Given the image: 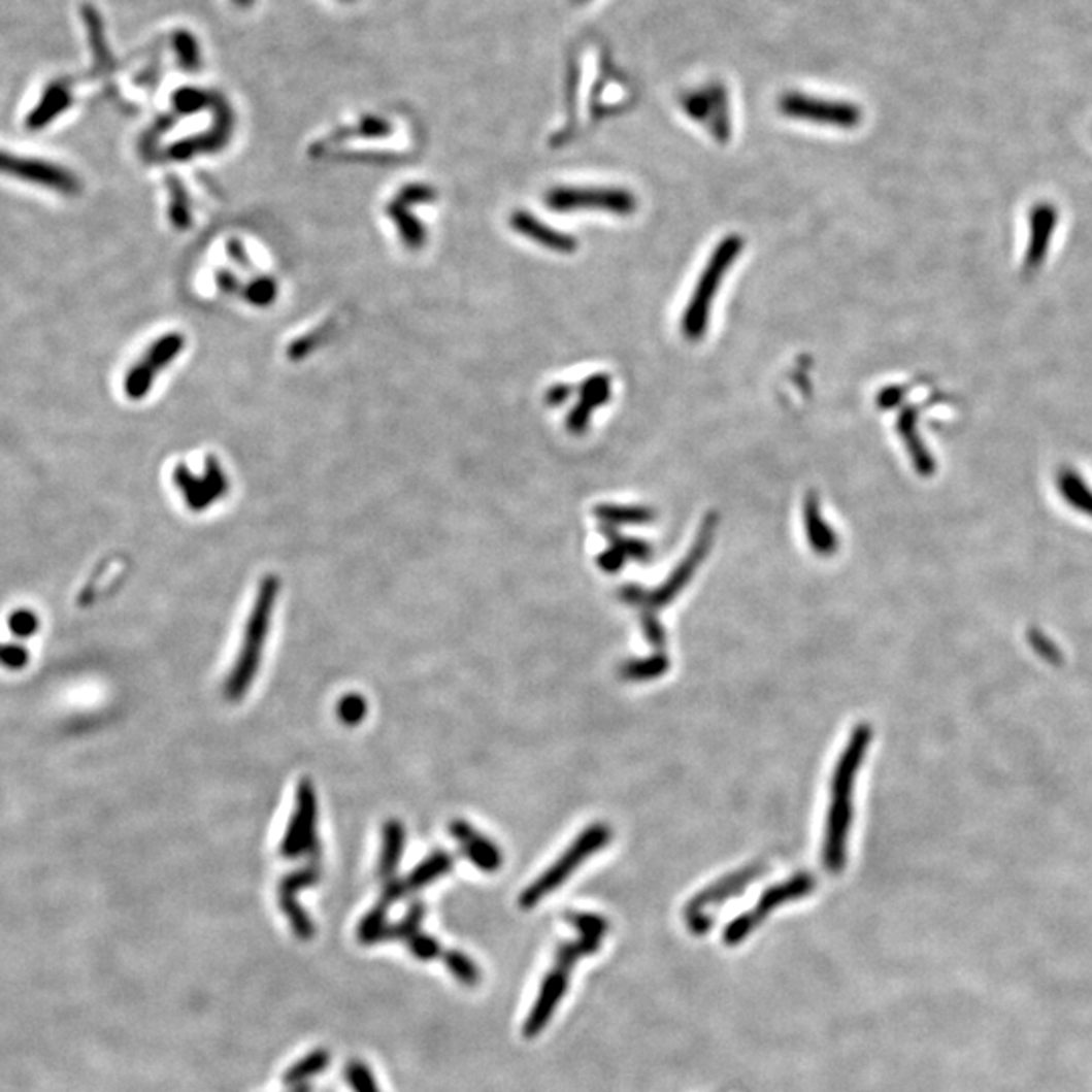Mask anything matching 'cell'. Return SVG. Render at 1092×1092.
<instances>
[{"instance_id": "cell-1", "label": "cell", "mask_w": 1092, "mask_h": 1092, "mask_svg": "<svg viewBox=\"0 0 1092 1092\" xmlns=\"http://www.w3.org/2000/svg\"><path fill=\"white\" fill-rule=\"evenodd\" d=\"M717 524H719V517L715 512H710L700 524V530L696 534V540H694L690 553L682 559V563L677 565L674 572H670V576L658 589L648 591V589L637 587V585H627V587L620 589V599L625 601L627 605L637 609L639 620H641L643 635H646V639L650 641V646L656 652H664L666 650V633H664V627L660 625L658 611L664 609L670 601L676 599L680 591L692 581L696 569L704 563L706 555L713 549Z\"/></svg>"}, {"instance_id": "cell-2", "label": "cell", "mask_w": 1092, "mask_h": 1092, "mask_svg": "<svg viewBox=\"0 0 1092 1092\" xmlns=\"http://www.w3.org/2000/svg\"><path fill=\"white\" fill-rule=\"evenodd\" d=\"M567 921L578 929L581 936L576 940L563 942L557 949L555 967L547 973L544 984H542V988L538 991V997H536V1001L532 1005V1012H530L528 1020L524 1022V1028H522L524 1038H534V1036H538L544 1030V1026L549 1024V1020L555 1014V1007L559 1005V1001L563 999V995L567 991L572 967L576 965L578 959H583V957H587V955H591V953H595L599 949L601 938L605 936L607 929H609V923L603 917L591 915V913H567Z\"/></svg>"}, {"instance_id": "cell-3", "label": "cell", "mask_w": 1092, "mask_h": 1092, "mask_svg": "<svg viewBox=\"0 0 1092 1092\" xmlns=\"http://www.w3.org/2000/svg\"><path fill=\"white\" fill-rule=\"evenodd\" d=\"M872 740V728L858 725L852 730L848 744L837 761L832 777V801L826 824L824 839V864L832 874H839L846 866V841L852 826V793L858 769L864 761L868 744Z\"/></svg>"}, {"instance_id": "cell-4", "label": "cell", "mask_w": 1092, "mask_h": 1092, "mask_svg": "<svg viewBox=\"0 0 1092 1092\" xmlns=\"http://www.w3.org/2000/svg\"><path fill=\"white\" fill-rule=\"evenodd\" d=\"M277 591H279L277 576H273V574L263 576L260 589H258L256 603H254V609L250 614L247 627H245V633H243V643H241V650H239V658H237L231 674L227 677V684H225V696L229 700H233V702L241 700L247 694L252 682L256 680V674H258L261 652H263L265 637L269 633V624H271Z\"/></svg>"}, {"instance_id": "cell-5", "label": "cell", "mask_w": 1092, "mask_h": 1092, "mask_svg": "<svg viewBox=\"0 0 1092 1092\" xmlns=\"http://www.w3.org/2000/svg\"><path fill=\"white\" fill-rule=\"evenodd\" d=\"M742 237L740 235H728L725 237L713 252L710 260L706 263V267L702 269L700 277H698V284L692 292V298H690V304L686 306V310L682 313V334L686 340H700L706 330H708V320H710V310H713V304H715V296L727 275L732 261L736 260L742 252Z\"/></svg>"}, {"instance_id": "cell-6", "label": "cell", "mask_w": 1092, "mask_h": 1092, "mask_svg": "<svg viewBox=\"0 0 1092 1092\" xmlns=\"http://www.w3.org/2000/svg\"><path fill=\"white\" fill-rule=\"evenodd\" d=\"M609 841H611V828L609 826L599 822V824H593V826L585 828L581 835L567 848V852L542 876H538L532 885L522 892L521 900H519L522 908L536 906L547 894H551L553 890H557L559 886L563 885L587 858L597 854Z\"/></svg>"}, {"instance_id": "cell-7", "label": "cell", "mask_w": 1092, "mask_h": 1092, "mask_svg": "<svg viewBox=\"0 0 1092 1092\" xmlns=\"http://www.w3.org/2000/svg\"><path fill=\"white\" fill-rule=\"evenodd\" d=\"M814 890H816V881L807 872H799V874L791 876L789 881L765 890L755 908L742 913L738 919H734L728 925L727 931H725V942L727 945H738L740 940H744L769 917L771 911H775L777 906L785 904V902L799 900V898L812 894Z\"/></svg>"}, {"instance_id": "cell-8", "label": "cell", "mask_w": 1092, "mask_h": 1092, "mask_svg": "<svg viewBox=\"0 0 1092 1092\" xmlns=\"http://www.w3.org/2000/svg\"><path fill=\"white\" fill-rule=\"evenodd\" d=\"M279 854L284 858L312 856L318 858V803L312 781L308 777L298 781L296 787V807L288 826L286 837L282 841Z\"/></svg>"}, {"instance_id": "cell-9", "label": "cell", "mask_w": 1092, "mask_h": 1092, "mask_svg": "<svg viewBox=\"0 0 1092 1092\" xmlns=\"http://www.w3.org/2000/svg\"><path fill=\"white\" fill-rule=\"evenodd\" d=\"M0 174L49 189L53 193H61L67 197L81 193V183L73 172L39 158L14 157L10 153L0 151Z\"/></svg>"}, {"instance_id": "cell-10", "label": "cell", "mask_w": 1092, "mask_h": 1092, "mask_svg": "<svg viewBox=\"0 0 1092 1092\" xmlns=\"http://www.w3.org/2000/svg\"><path fill=\"white\" fill-rule=\"evenodd\" d=\"M780 111L787 118L795 120H807L822 126H833V128H856L862 122V111L856 104L848 102H833L824 98H814L797 92H789L781 96Z\"/></svg>"}, {"instance_id": "cell-11", "label": "cell", "mask_w": 1092, "mask_h": 1092, "mask_svg": "<svg viewBox=\"0 0 1092 1092\" xmlns=\"http://www.w3.org/2000/svg\"><path fill=\"white\" fill-rule=\"evenodd\" d=\"M765 872V866L761 862L757 864H749L744 866L742 870L738 872H732L728 874L727 879L715 883L713 886H708L706 890H702L688 906H686V923L688 927L692 929L694 935H704L708 933L710 929V917L706 915L708 908H715L723 902H727L730 896L734 894H740L747 886L751 885L755 879H759L761 874Z\"/></svg>"}, {"instance_id": "cell-12", "label": "cell", "mask_w": 1092, "mask_h": 1092, "mask_svg": "<svg viewBox=\"0 0 1092 1092\" xmlns=\"http://www.w3.org/2000/svg\"><path fill=\"white\" fill-rule=\"evenodd\" d=\"M547 205L555 210H607L631 214L637 199L625 189H555L547 195Z\"/></svg>"}, {"instance_id": "cell-13", "label": "cell", "mask_w": 1092, "mask_h": 1092, "mask_svg": "<svg viewBox=\"0 0 1092 1092\" xmlns=\"http://www.w3.org/2000/svg\"><path fill=\"white\" fill-rule=\"evenodd\" d=\"M320 881V866L318 862H310L306 868L302 870H296L292 874H288L277 888V896H279V906L294 931V935L298 936L300 940H310L316 929H313V923L310 921V917L306 915V911L302 908V904L298 902V892L308 888V886L318 885Z\"/></svg>"}, {"instance_id": "cell-14", "label": "cell", "mask_w": 1092, "mask_h": 1092, "mask_svg": "<svg viewBox=\"0 0 1092 1092\" xmlns=\"http://www.w3.org/2000/svg\"><path fill=\"white\" fill-rule=\"evenodd\" d=\"M682 107L686 113H690L694 120L702 122L713 120V134L719 142H727L730 136V124H728L727 92L723 86H710L702 92H694L682 98Z\"/></svg>"}, {"instance_id": "cell-15", "label": "cell", "mask_w": 1092, "mask_h": 1092, "mask_svg": "<svg viewBox=\"0 0 1092 1092\" xmlns=\"http://www.w3.org/2000/svg\"><path fill=\"white\" fill-rule=\"evenodd\" d=\"M450 832L462 846L464 854L471 860V864L484 872H496L502 866V854L496 843H492L486 835L475 832L468 822L456 820L450 824Z\"/></svg>"}, {"instance_id": "cell-16", "label": "cell", "mask_w": 1092, "mask_h": 1092, "mask_svg": "<svg viewBox=\"0 0 1092 1092\" xmlns=\"http://www.w3.org/2000/svg\"><path fill=\"white\" fill-rule=\"evenodd\" d=\"M609 395H611V378L607 374H595V376H589L583 387H581V399L576 403V407L572 409L571 416H569V431L571 433H585L591 416L597 407H601L603 403L609 401Z\"/></svg>"}, {"instance_id": "cell-17", "label": "cell", "mask_w": 1092, "mask_h": 1092, "mask_svg": "<svg viewBox=\"0 0 1092 1092\" xmlns=\"http://www.w3.org/2000/svg\"><path fill=\"white\" fill-rule=\"evenodd\" d=\"M803 521H805V534H807V540L814 553L822 557L833 555L837 551V534L830 528V524L824 521L822 502L816 492H807L805 496Z\"/></svg>"}, {"instance_id": "cell-18", "label": "cell", "mask_w": 1092, "mask_h": 1092, "mask_svg": "<svg viewBox=\"0 0 1092 1092\" xmlns=\"http://www.w3.org/2000/svg\"><path fill=\"white\" fill-rule=\"evenodd\" d=\"M512 225L521 233H524L526 237L534 239L536 243H540V245H544V247H549V250H553L557 254H572L578 247V241L574 237L567 235V233H561V231H557V229H553V227H549V225H544L540 221H536L528 212H517L515 219H512Z\"/></svg>"}, {"instance_id": "cell-19", "label": "cell", "mask_w": 1092, "mask_h": 1092, "mask_svg": "<svg viewBox=\"0 0 1092 1092\" xmlns=\"http://www.w3.org/2000/svg\"><path fill=\"white\" fill-rule=\"evenodd\" d=\"M1054 225H1056V210L1050 205H1038L1032 210V219H1030L1032 237H1030V245H1028L1026 260H1024L1026 271L1038 269V265L1046 258V250L1052 239Z\"/></svg>"}, {"instance_id": "cell-20", "label": "cell", "mask_w": 1092, "mask_h": 1092, "mask_svg": "<svg viewBox=\"0 0 1092 1092\" xmlns=\"http://www.w3.org/2000/svg\"><path fill=\"white\" fill-rule=\"evenodd\" d=\"M917 409H904L900 416H898V433L906 445V452L911 454L913 458V464L917 471L921 475H931L935 471V462H933V456L927 452L919 431H917Z\"/></svg>"}, {"instance_id": "cell-21", "label": "cell", "mask_w": 1092, "mask_h": 1092, "mask_svg": "<svg viewBox=\"0 0 1092 1092\" xmlns=\"http://www.w3.org/2000/svg\"><path fill=\"white\" fill-rule=\"evenodd\" d=\"M405 846V828L397 820H389L383 828V852L378 862V876L387 883L395 879Z\"/></svg>"}, {"instance_id": "cell-22", "label": "cell", "mask_w": 1092, "mask_h": 1092, "mask_svg": "<svg viewBox=\"0 0 1092 1092\" xmlns=\"http://www.w3.org/2000/svg\"><path fill=\"white\" fill-rule=\"evenodd\" d=\"M452 866H454V858L448 852H443V850H435L429 858H425L417 866L416 870L403 881L407 892H417V890L431 885L433 881L445 876L448 872H452Z\"/></svg>"}, {"instance_id": "cell-23", "label": "cell", "mask_w": 1092, "mask_h": 1092, "mask_svg": "<svg viewBox=\"0 0 1092 1092\" xmlns=\"http://www.w3.org/2000/svg\"><path fill=\"white\" fill-rule=\"evenodd\" d=\"M595 519L607 526H622V524H648L658 519V515L652 508L646 506H618V504H601L593 510Z\"/></svg>"}, {"instance_id": "cell-24", "label": "cell", "mask_w": 1092, "mask_h": 1092, "mask_svg": "<svg viewBox=\"0 0 1092 1092\" xmlns=\"http://www.w3.org/2000/svg\"><path fill=\"white\" fill-rule=\"evenodd\" d=\"M670 668V658L666 652H656L650 658L643 660H627L620 666V677L627 682H646L654 677L664 676Z\"/></svg>"}, {"instance_id": "cell-25", "label": "cell", "mask_w": 1092, "mask_h": 1092, "mask_svg": "<svg viewBox=\"0 0 1092 1092\" xmlns=\"http://www.w3.org/2000/svg\"><path fill=\"white\" fill-rule=\"evenodd\" d=\"M69 105V94L59 88V86H53L47 90V94L43 96V100L39 102V105L31 111L29 120H27V126L31 130H39V128H45L47 124H52L53 118H57L59 113H63Z\"/></svg>"}, {"instance_id": "cell-26", "label": "cell", "mask_w": 1092, "mask_h": 1092, "mask_svg": "<svg viewBox=\"0 0 1092 1092\" xmlns=\"http://www.w3.org/2000/svg\"><path fill=\"white\" fill-rule=\"evenodd\" d=\"M1058 490L1062 492V498L1079 508L1081 512L1092 517V492L1087 488V484L1081 479L1079 473L1070 471V469H1062L1058 473Z\"/></svg>"}, {"instance_id": "cell-27", "label": "cell", "mask_w": 1092, "mask_h": 1092, "mask_svg": "<svg viewBox=\"0 0 1092 1092\" xmlns=\"http://www.w3.org/2000/svg\"><path fill=\"white\" fill-rule=\"evenodd\" d=\"M330 1062V1054L328 1050L320 1048V1050H313L308 1056H304L302 1060H298L292 1068H288V1072L284 1074V1085L286 1087H298V1085H304V1081H308L310 1077L320 1074Z\"/></svg>"}, {"instance_id": "cell-28", "label": "cell", "mask_w": 1092, "mask_h": 1092, "mask_svg": "<svg viewBox=\"0 0 1092 1092\" xmlns=\"http://www.w3.org/2000/svg\"><path fill=\"white\" fill-rule=\"evenodd\" d=\"M601 532L609 540V547L620 551L625 559H633V561H639V563H650V559L654 555V549L648 542L637 540V538H627L622 532H618L614 526H607V524H601Z\"/></svg>"}, {"instance_id": "cell-29", "label": "cell", "mask_w": 1092, "mask_h": 1092, "mask_svg": "<svg viewBox=\"0 0 1092 1092\" xmlns=\"http://www.w3.org/2000/svg\"><path fill=\"white\" fill-rule=\"evenodd\" d=\"M441 957H443L445 967L452 971V975L460 984H464L468 988H475L479 984L482 973H479V969L475 967V963L469 959L468 955H464L460 951H445Z\"/></svg>"}, {"instance_id": "cell-30", "label": "cell", "mask_w": 1092, "mask_h": 1092, "mask_svg": "<svg viewBox=\"0 0 1092 1092\" xmlns=\"http://www.w3.org/2000/svg\"><path fill=\"white\" fill-rule=\"evenodd\" d=\"M387 904L378 902L372 911H368V915H364L361 925H359V940L363 945H374V942H380V936L387 929Z\"/></svg>"}, {"instance_id": "cell-31", "label": "cell", "mask_w": 1092, "mask_h": 1092, "mask_svg": "<svg viewBox=\"0 0 1092 1092\" xmlns=\"http://www.w3.org/2000/svg\"><path fill=\"white\" fill-rule=\"evenodd\" d=\"M423 915H425V906L423 902H416L409 913L405 915V919L393 927H387L385 933L380 936V940H409L411 936L419 933V927H421V921H423Z\"/></svg>"}, {"instance_id": "cell-32", "label": "cell", "mask_w": 1092, "mask_h": 1092, "mask_svg": "<svg viewBox=\"0 0 1092 1092\" xmlns=\"http://www.w3.org/2000/svg\"><path fill=\"white\" fill-rule=\"evenodd\" d=\"M336 715L342 725L357 727L366 717V700L359 694H346L344 698H340Z\"/></svg>"}, {"instance_id": "cell-33", "label": "cell", "mask_w": 1092, "mask_h": 1092, "mask_svg": "<svg viewBox=\"0 0 1092 1092\" xmlns=\"http://www.w3.org/2000/svg\"><path fill=\"white\" fill-rule=\"evenodd\" d=\"M344 1072H346V1081L351 1083V1087L355 1089V1092H380L378 1087H376V1083H374V1079H372V1074H370V1070H368V1066L363 1064L361 1060L349 1062Z\"/></svg>"}, {"instance_id": "cell-34", "label": "cell", "mask_w": 1092, "mask_h": 1092, "mask_svg": "<svg viewBox=\"0 0 1092 1092\" xmlns=\"http://www.w3.org/2000/svg\"><path fill=\"white\" fill-rule=\"evenodd\" d=\"M407 947L409 951L416 955L417 959L421 961H429V959H435L441 955V947L439 942L433 938V936L423 935V933H417L407 940Z\"/></svg>"}, {"instance_id": "cell-35", "label": "cell", "mask_w": 1092, "mask_h": 1092, "mask_svg": "<svg viewBox=\"0 0 1092 1092\" xmlns=\"http://www.w3.org/2000/svg\"><path fill=\"white\" fill-rule=\"evenodd\" d=\"M29 664V652L16 643H0V666L21 670Z\"/></svg>"}, {"instance_id": "cell-36", "label": "cell", "mask_w": 1092, "mask_h": 1092, "mask_svg": "<svg viewBox=\"0 0 1092 1092\" xmlns=\"http://www.w3.org/2000/svg\"><path fill=\"white\" fill-rule=\"evenodd\" d=\"M8 625H10V631L16 637H29V635H33L39 629V620H37V616L33 611L21 609V611L10 616Z\"/></svg>"}, {"instance_id": "cell-37", "label": "cell", "mask_w": 1092, "mask_h": 1092, "mask_svg": "<svg viewBox=\"0 0 1092 1092\" xmlns=\"http://www.w3.org/2000/svg\"><path fill=\"white\" fill-rule=\"evenodd\" d=\"M625 561H627V559H625L620 551H616L614 547H609L607 551H603V553L599 555L597 565H599V567L605 572H618L624 567Z\"/></svg>"}, {"instance_id": "cell-38", "label": "cell", "mask_w": 1092, "mask_h": 1092, "mask_svg": "<svg viewBox=\"0 0 1092 1092\" xmlns=\"http://www.w3.org/2000/svg\"><path fill=\"white\" fill-rule=\"evenodd\" d=\"M900 395H902V389H898V387H890V389H886V391H883V393L879 395V405L885 407V409H890V407H894V405L902 399Z\"/></svg>"}, {"instance_id": "cell-39", "label": "cell", "mask_w": 1092, "mask_h": 1092, "mask_svg": "<svg viewBox=\"0 0 1092 1092\" xmlns=\"http://www.w3.org/2000/svg\"><path fill=\"white\" fill-rule=\"evenodd\" d=\"M571 395V389L567 385H557L549 391V403L551 405H561L567 401V397Z\"/></svg>"}, {"instance_id": "cell-40", "label": "cell", "mask_w": 1092, "mask_h": 1092, "mask_svg": "<svg viewBox=\"0 0 1092 1092\" xmlns=\"http://www.w3.org/2000/svg\"><path fill=\"white\" fill-rule=\"evenodd\" d=\"M180 43H183V45H185V47H193V39H191V37H187V39H183V41H180ZM180 55H183V57H185V59H187V61H189V59H191V57H195V52H191V49H187V52H183V53H180Z\"/></svg>"}, {"instance_id": "cell-41", "label": "cell", "mask_w": 1092, "mask_h": 1092, "mask_svg": "<svg viewBox=\"0 0 1092 1092\" xmlns=\"http://www.w3.org/2000/svg\"><path fill=\"white\" fill-rule=\"evenodd\" d=\"M288 1092H312V1087H310V1085H306V1083H304V1085H298V1087H292V1091H288Z\"/></svg>"}, {"instance_id": "cell-42", "label": "cell", "mask_w": 1092, "mask_h": 1092, "mask_svg": "<svg viewBox=\"0 0 1092 1092\" xmlns=\"http://www.w3.org/2000/svg\"><path fill=\"white\" fill-rule=\"evenodd\" d=\"M237 2H241V4H247V2H250V0H237Z\"/></svg>"}, {"instance_id": "cell-43", "label": "cell", "mask_w": 1092, "mask_h": 1092, "mask_svg": "<svg viewBox=\"0 0 1092 1092\" xmlns=\"http://www.w3.org/2000/svg\"><path fill=\"white\" fill-rule=\"evenodd\" d=\"M576 2H583V0H576Z\"/></svg>"}]
</instances>
